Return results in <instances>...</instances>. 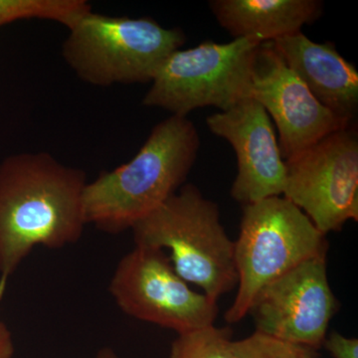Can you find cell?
I'll use <instances>...</instances> for the list:
<instances>
[{
	"label": "cell",
	"mask_w": 358,
	"mask_h": 358,
	"mask_svg": "<svg viewBox=\"0 0 358 358\" xmlns=\"http://www.w3.org/2000/svg\"><path fill=\"white\" fill-rule=\"evenodd\" d=\"M62 55L87 84L152 83L160 65L185 43L180 28L162 27L152 18L112 17L93 11L69 29Z\"/></svg>",
	"instance_id": "obj_4"
},
{
	"label": "cell",
	"mask_w": 358,
	"mask_h": 358,
	"mask_svg": "<svg viewBox=\"0 0 358 358\" xmlns=\"http://www.w3.org/2000/svg\"><path fill=\"white\" fill-rule=\"evenodd\" d=\"M109 289L129 317L178 334L210 326L218 315L217 301L193 291L166 251L152 247L136 246L122 257Z\"/></svg>",
	"instance_id": "obj_7"
},
{
	"label": "cell",
	"mask_w": 358,
	"mask_h": 358,
	"mask_svg": "<svg viewBox=\"0 0 358 358\" xmlns=\"http://www.w3.org/2000/svg\"><path fill=\"white\" fill-rule=\"evenodd\" d=\"M324 348L334 358H358V339L346 338L343 334L333 331L327 336Z\"/></svg>",
	"instance_id": "obj_17"
},
{
	"label": "cell",
	"mask_w": 358,
	"mask_h": 358,
	"mask_svg": "<svg viewBox=\"0 0 358 358\" xmlns=\"http://www.w3.org/2000/svg\"><path fill=\"white\" fill-rule=\"evenodd\" d=\"M136 246L169 250L174 270L217 301L238 285L234 241L218 205L193 185L178 192L131 228Z\"/></svg>",
	"instance_id": "obj_3"
},
{
	"label": "cell",
	"mask_w": 358,
	"mask_h": 358,
	"mask_svg": "<svg viewBox=\"0 0 358 358\" xmlns=\"http://www.w3.org/2000/svg\"><path fill=\"white\" fill-rule=\"evenodd\" d=\"M95 358H121L110 348H103L99 350Z\"/></svg>",
	"instance_id": "obj_19"
},
{
	"label": "cell",
	"mask_w": 358,
	"mask_h": 358,
	"mask_svg": "<svg viewBox=\"0 0 358 358\" xmlns=\"http://www.w3.org/2000/svg\"><path fill=\"white\" fill-rule=\"evenodd\" d=\"M206 124L212 134L232 145L238 173L231 196L239 203H255L282 196L286 183V162L282 159L270 115L249 98L225 112L209 115Z\"/></svg>",
	"instance_id": "obj_11"
},
{
	"label": "cell",
	"mask_w": 358,
	"mask_h": 358,
	"mask_svg": "<svg viewBox=\"0 0 358 358\" xmlns=\"http://www.w3.org/2000/svg\"><path fill=\"white\" fill-rule=\"evenodd\" d=\"M326 236L282 195L244 205L234 242L238 291L225 313L226 322L243 320L257 294L271 282L308 259L327 254Z\"/></svg>",
	"instance_id": "obj_5"
},
{
	"label": "cell",
	"mask_w": 358,
	"mask_h": 358,
	"mask_svg": "<svg viewBox=\"0 0 358 358\" xmlns=\"http://www.w3.org/2000/svg\"><path fill=\"white\" fill-rule=\"evenodd\" d=\"M199 148V131L187 117L160 122L133 159L87 183L86 223L110 234L131 229L185 185Z\"/></svg>",
	"instance_id": "obj_2"
},
{
	"label": "cell",
	"mask_w": 358,
	"mask_h": 358,
	"mask_svg": "<svg viewBox=\"0 0 358 358\" xmlns=\"http://www.w3.org/2000/svg\"><path fill=\"white\" fill-rule=\"evenodd\" d=\"M92 11L85 0H0V26L17 20L56 21L70 29Z\"/></svg>",
	"instance_id": "obj_14"
},
{
	"label": "cell",
	"mask_w": 358,
	"mask_h": 358,
	"mask_svg": "<svg viewBox=\"0 0 358 358\" xmlns=\"http://www.w3.org/2000/svg\"><path fill=\"white\" fill-rule=\"evenodd\" d=\"M251 98L274 120L285 162L353 124L334 114L313 96L272 42L261 44L254 55Z\"/></svg>",
	"instance_id": "obj_10"
},
{
	"label": "cell",
	"mask_w": 358,
	"mask_h": 358,
	"mask_svg": "<svg viewBox=\"0 0 358 358\" xmlns=\"http://www.w3.org/2000/svg\"><path fill=\"white\" fill-rule=\"evenodd\" d=\"M86 174L47 152L10 155L0 164V296L37 246L59 249L83 235Z\"/></svg>",
	"instance_id": "obj_1"
},
{
	"label": "cell",
	"mask_w": 358,
	"mask_h": 358,
	"mask_svg": "<svg viewBox=\"0 0 358 358\" xmlns=\"http://www.w3.org/2000/svg\"><path fill=\"white\" fill-rule=\"evenodd\" d=\"M237 358H320L319 353L308 348L259 331L248 338L234 341Z\"/></svg>",
	"instance_id": "obj_16"
},
{
	"label": "cell",
	"mask_w": 358,
	"mask_h": 358,
	"mask_svg": "<svg viewBox=\"0 0 358 358\" xmlns=\"http://www.w3.org/2000/svg\"><path fill=\"white\" fill-rule=\"evenodd\" d=\"M338 308L327 254L308 259L264 287L250 308L256 331L317 350Z\"/></svg>",
	"instance_id": "obj_9"
},
{
	"label": "cell",
	"mask_w": 358,
	"mask_h": 358,
	"mask_svg": "<svg viewBox=\"0 0 358 358\" xmlns=\"http://www.w3.org/2000/svg\"><path fill=\"white\" fill-rule=\"evenodd\" d=\"M1 300V296H0ZM14 353L13 336L8 327L0 320V358H11Z\"/></svg>",
	"instance_id": "obj_18"
},
{
	"label": "cell",
	"mask_w": 358,
	"mask_h": 358,
	"mask_svg": "<svg viewBox=\"0 0 358 358\" xmlns=\"http://www.w3.org/2000/svg\"><path fill=\"white\" fill-rule=\"evenodd\" d=\"M287 66L310 93L334 114L355 121L358 109V72L331 42L317 43L303 32L272 42Z\"/></svg>",
	"instance_id": "obj_12"
},
{
	"label": "cell",
	"mask_w": 358,
	"mask_h": 358,
	"mask_svg": "<svg viewBox=\"0 0 358 358\" xmlns=\"http://www.w3.org/2000/svg\"><path fill=\"white\" fill-rule=\"evenodd\" d=\"M209 6L221 27L234 39L260 43L296 34L324 13V3L319 0H212Z\"/></svg>",
	"instance_id": "obj_13"
},
{
	"label": "cell",
	"mask_w": 358,
	"mask_h": 358,
	"mask_svg": "<svg viewBox=\"0 0 358 358\" xmlns=\"http://www.w3.org/2000/svg\"><path fill=\"white\" fill-rule=\"evenodd\" d=\"M261 44L246 38L207 41L173 52L157 70L143 105L178 117L201 108L231 109L251 98L252 62Z\"/></svg>",
	"instance_id": "obj_6"
},
{
	"label": "cell",
	"mask_w": 358,
	"mask_h": 358,
	"mask_svg": "<svg viewBox=\"0 0 358 358\" xmlns=\"http://www.w3.org/2000/svg\"><path fill=\"white\" fill-rule=\"evenodd\" d=\"M232 329L214 324L178 334L171 358H237Z\"/></svg>",
	"instance_id": "obj_15"
},
{
	"label": "cell",
	"mask_w": 358,
	"mask_h": 358,
	"mask_svg": "<svg viewBox=\"0 0 358 358\" xmlns=\"http://www.w3.org/2000/svg\"><path fill=\"white\" fill-rule=\"evenodd\" d=\"M282 196L327 235L358 220V138L355 124L286 160Z\"/></svg>",
	"instance_id": "obj_8"
}]
</instances>
